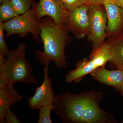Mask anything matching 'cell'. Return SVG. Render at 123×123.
<instances>
[{
	"mask_svg": "<svg viewBox=\"0 0 123 123\" xmlns=\"http://www.w3.org/2000/svg\"><path fill=\"white\" fill-rule=\"evenodd\" d=\"M40 37L43 44V51L36 50V59L41 65L53 62L58 68L67 64L65 49L70 42L66 26L56 23L52 18L46 17L40 21Z\"/></svg>",
	"mask_w": 123,
	"mask_h": 123,
	"instance_id": "6da1fadb",
	"label": "cell"
},
{
	"mask_svg": "<svg viewBox=\"0 0 123 123\" xmlns=\"http://www.w3.org/2000/svg\"><path fill=\"white\" fill-rule=\"evenodd\" d=\"M26 46L21 43L17 48L9 51L4 62L0 63V81L13 85L17 82L24 85H38L32 74L31 64L26 57Z\"/></svg>",
	"mask_w": 123,
	"mask_h": 123,
	"instance_id": "7a4b0ae2",
	"label": "cell"
},
{
	"mask_svg": "<svg viewBox=\"0 0 123 123\" xmlns=\"http://www.w3.org/2000/svg\"><path fill=\"white\" fill-rule=\"evenodd\" d=\"M100 92L91 90L75 94L67 91L55 96L53 111L63 123H81L86 107Z\"/></svg>",
	"mask_w": 123,
	"mask_h": 123,
	"instance_id": "3957f363",
	"label": "cell"
},
{
	"mask_svg": "<svg viewBox=\"0 0 123 123\" xmlns=\"http://www.w3.org/2000/svg\"><path fill=\"white\" fill-rule=\"evenodd\" d=\"M110 52L108 45L105 42L99 48L92 51L88 59L78 62L76 68L70 70L66 76V82L71 83L74 82L78 84L86 75L91 74L98 69L105 66L110 60Z\"/></svg>",
	"mask_w": 123,
	"mask_h": 123,
	"instance_id": "277c9868",
	"label": "cell"
},
{
	"mask_svg": "<svg viewBox=\"0 0 123 123\" xmlns=\"http://www.w3.org/2000/svg\"><path fill=\"white\" fill-rule=\"evenodd\" d=\"M40 21L30 9L24 13L2 23L7 37L14 34L18 35L21 37H26L30 33L36 42L40 43Z\"/></svg>",
	"mask_w": 123,
	"mask_h": 123,
	"instance_id": "5b68a950",
	"label": "cell"
},
{
	"mask_svg": "<svg viewBox=\"0 0 123 123\" xmlns=\"http://www.w3.org/2000/svg\"><path fill=\"white\" fill-rule=\"evenodd\" d=\"M88 14L90 31L88 36V39L92 43V51H93L99 48L105 42L107 15L105 8L102 4L90 6Z\"/></svg>",
	"mask_w": 123,
	"mask_h": 123,
	"instance_id": "8992f818",
	"label": "cell"
},
{
	"mask_svg": "<svg viewBox=\"0 0 123 123\" xmlns=\"http://www.w3.org/2000/svg\"><path fill=\"white\" fill-rule=\"evenodd\" d=\"M31 9L39 21L44 17H49L56 24L67 26L70 11L61 0H39L38 3H35Z\"/></svg>",
	"mask_w": 123,
	"mask_h": 123,
	"instance_id": "52a82bcc",
	"label": "cell"
},
{
	"mask_svg": "<svg viewBox=\"0 0 123 123\" xmlns=\"http://www.w3.org/2000/svg\"><path fill=\"white\" fill-rule=\"evenodd\" d=\"M49 65L46 64L43 68V80L41 85L36 88L35 93L27 98L29 108L32 110H39L42 106L53 104L55 93L52 88V81L49 77Z\"/></svg>",
	"mask_w": 123,
	"mask_h": 123,
	"instance_id": "ba28073f",
	"label": "cell"
},
{
	"mask_svg": "<svg viewBox=\"0 0 123 123\" xmlns=\"http://www.w3.org/2000/svg\"><path fill=\"white\" fill-rule=\"evenodd\" d=\"M90 6L85 5L70 11L67 26L78 39L88 36L90 31L89 18L88 10Z\"/></svg>",
	"mask_w": 123,
	"mask_h": 123,
	"instance_id": "9c48e42d",
	"label": "cell"
},
{
	"mask_svg": "<svg viewBox=\"0 0 123 123\" xmlns=\"http://www.w3.org/2000/svg\"><path fill=\"white\" fill-rule=\"evenodd\" d=\"M103 95L101 92L90 101L84 110L81 123H114L116 120L113 115L99 107V103Z\"/></svg>",
	"mask_w": 123,
	"mask_h": 123,
	"instance_id": "30bf717a",
	"label": "cell"
},
{
	"mask_svg": "<svg viewBox=\"0 0 123 123\" xmlns=\"http://www.w3.org/2000/svg\"><path fill=\"white\" fill-rule=\"evenodd\" d=\"M107 15L106 38L115 37L123 33V9L112 3L104 4Z\"/></svg>",
	"mask_w": 123,
	"mask_h": 123,
	"instance_id": "8fae6325",
	"label": "cell"
},
{
	"mask_svg": "<svg viewBox=\"0 0 123 123\" xmlns=\"http://www.w3.org/2000/svg\"><path fill=\"white\" fill-rule=\"evenodd\" d=\"M23 99V95L18 93L13 85L0 82V123H5L8 109Z\"/></svg>",
	"mask_w": 123,
	"mask_h": 123,
	"instance_id": "7c38bea8",
	"label": "cell"
},
{
	"mask_svg": "<svg viewBox=\"0 0 123 123\" xmlns=\"http://www.w3.org/2000/svg\"><path fill=\"white\" fill-rule=\"evenodd\" d=\"M105 66L92 73L91 75L98 81L119 91L123 86V70H109Z\"/></svg>",
	"mask_w": 123,
	"mask_h": 123,
	"instance_id": "4fadbf2b",
	"label": "cell"
},
{
	"mask_svg": "<svg viewBox=\"0 0 123 123\" xmlns=\"http://www.w3.org/2000/svg\"><path fill=\"white\" fill-rule=\"evenodd\" d=\"M106 42L110 49L109 61L117 68L123 70V33L118 37L108 38Z\"/></svg>",
	"mask_w": 123,
	"mask_h": 123,
	"instance_id": "5bb4252c",
	"label": "cell"
},
{
	"mask_svg": "<svg viewBox=\"0 0 123 123\" xmlns=\"http://www.w3.org/2000/svg\"><path fill=\"white\" fill-rule=\"evenodd\" d=\"M0 6V22H4L18 15L10 0H5Z\"/></svg>",
	"mask_w": 123,
	"mask_h": 123,
	"instance_id": "9a60e30c",
	"label": "cell"
},
{
	"mask_svg": "<svg viewBox=\"0 0 123 123\" xmlns=\"http://www.w3.org/2000/svg\"><path fill=\"white\" fill-rule=\"evenodd\" d=\"M18 15L22 14L30 9L34 4L33 0H10Z\"/></svg>",
	"mask_w": 123,
	"mask_h": 123,
	"instance_id": "2e32d148",
	"label": "cell"
},
{
	"mask_svg": "<svg viewBox=\"0 0 123 123\" xmlns=\"http://www.w3.org/2000/svg\"><path fill=\"white\" fill-rule=\"evenodd\" d=\"M53 104L42 106L39 109L38 123H52L51 112L53 111Z\"/></svg>",
	"mask_w": 123,
	"mask_h": 123,
	"instance_id": "e0dca14e",
	"label": "cell"
},
{
	"mask_svg": "<svg viewBox=\"0 0 123 123\" xmlns=\"http://www.w3.org/2000/svg\"><path fill=\"white\" fill-rule=\"evenodd\" d=\"M66 9L71 11L81 6H89L90 7L96 5L95 0H61Z\"/></svg>",
	"mask_w": 123,
	"mask_h": 123,
	"instance_id": "ac0fdd59",
	"label": "cell"
},
{
	"mask_svg": "<svg viewBox=\"0 0 123 123\" xmlns=\"http://www.w3.org/2000/svg\"><path fill=\"white\" fill-rule=\"evenodd\" d=\"M3 23L0 22V57H5L9 52L4 38Z\"/></svg>",
	"mask_w": 123,
	"mask_h": 123,
	"instance_id": "d6986e66",
	"label": "cell"
},
{
	"mask_svg": "<svg viewBox=\"0 0 123 123\" xmlns=\"http://www.w3.org/2000/svg\"><path fill=\"white\" fill-rule=\"evenodd\" d=\"M5 123H20L21 121L13 111L9 108L6 114Z\"/></svg>",
	"mask_w": 123,
	"mask_h": 123,
	"instance_id": "ffe728a7",
	"label": "cell"
},
{
	"mask_svg": "<svg viewBox=\"0 0 123 123\" xmlns=\"http://www.w3.org/2000/svg\"><path fill=\"white\" fill-rule=\"evenodd\" d=\"M97 2L99 4L105 3H112L118 6L123 9V0H97Z\"/></svg>",
	"mask_w": 123,
	"mask_h": 123,
	"instance_id": "44dd1931",
	"label": "cell"
},
{
	"mask_svg": "<svg viewBox=\"0 0 123 123\" xmlns=\"http://www.w3.org/2000/svg\"><path fill=\"white\" fill-rule=\"evenodd\" d=\"M119 91H120V93H121V95L123 96V86L121 87V89H120Z\"/></svg>",
	"mask_w": 123,
	"mask_h": 123,
	"instance_id": "7402d4cb",
	"label": "cell"
},
{
	"mask_svg": "<svg viewBox=\"0 0 123 123\" xmlns=\"http://www.w3.org/2000/svg\"><path fill=\"white\" fill-rule=\"evenodd\" d=\"M4 0H0V3H1V2H2V1H3Z\"/></svg>",
	"mask_w": 123,
	"mask_h": 123,
	"instance_id": "603a6c76",
	"label": "cell"
}]
</instances>
